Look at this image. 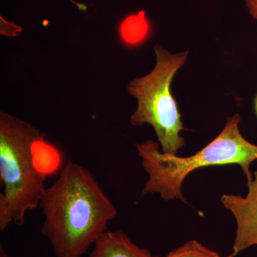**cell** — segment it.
Listing matches in <instances>:
<instances>
[{
  "mask_svg": "<svg viewBox=\"0 0 257 257\" xmlns=\"http://www.w3.org/2000/svg\"><path fill=\"white\" fill-rule=\"evenodd\" d=\"M39 207L44 216L42 234L56 257L82 256L118 214L90 171L71 160L45 189Z\"/></svg>",
  "mask_w": 257,
  "mask_h": 257,
  "instance_id": "1",
  "label": "cell"
},
{
  "mask_svg": "<svg viewBox=\"0 0 257 257\" xmlns=\"http://www.w3.org/2000/svg\"><path fill=\"white\" fill-rule=\"evenodd\" d=\"M239 123V114L228 118L221 133L190 157L161 152L158 144L152 140L137 145L142 165L149 175L142 195L159 194L164 200L177 199L187 204L182 192L184 179L197 169L212 166L239 165L247 182L251 181L250 167L257 160V145L241 135Z\"/></svg>",
  "mask_w": 257,
  "mask_h": 257,
  "instance_id": "2",
  "label": "cell"
},
{
  "mask_svg": "<svg viewBox=\"0 0 257 257\" xmlns=\"http://www.w3.org/2000/svg\"><path fill=\"white\" fill-rule=\"evenodd\" d=\"M43 135L28 121L0 114V231L22 225L28 211L40 207L46 175L37 167L35 144Z\"/></svg>",
  "mask_w": 257,
  "mask_h": 257,
  "instance_id": "3",
  "label": "cell"
},
{
  "mask_svg": "<svg viewBox=\"0 0 257 257\" xmlns=\"http://www.w3.org/2000/svg\"><path fill=\"white\" fill-rule=\"evenodd\" d=\"M155 51L157 64L152 72L133 79L128 84V93L138 101V108L130 121L134 126L152 125L162 152L177 155L185 145L180 135L185 128L171 93V83L176 72L185 63L188 52L171 55L159 46L155 47Z\"/></svg>",
  "mask_w": 257,
  "mask_h": 257,
  "instance_id": "4",
  "label": "cell"
},
{
  "mask_svg": "<svg viewBox=\"0 0 257 257\" xmlns=\"http://www.w3.org/2000/svg\"><path fill=\"white\" fill-rule=\"evenodd\" d=\"M248 193L245 197L224 194L221 202L234 215L236 222L232 256L253 246H257V170L247 182Z\"/></svg>",
  "mask_w": 257,
  "mask_h": 257,
  "instance_id": "5",
  "label": "cell"
},
{
  "mask_svg": "<svg viewBox=\"0 0 257 257\" xmlns=\"http://www.w3.org/2000/svg\"><path fill=\"white\" fill-rule=\"evenodd\" d=\"M150 251L142 248L121 230L106 231L94 244L89 257H152Z\"/></svg>",
  "mask_w": 257,
  "mask_h": 257,
  "instance_id": "6",
  "label": "cell"
},
{
  "mask_svg": "<svg viewBox=\"0 0 257 257\" xmlns=\"http://www.w3.org/2000/svg\"><path fill=\"white\" fill-rule=\"evenodd\" d=\"M149 30L148 22L144 12L125 19L120 26V35L125 42L135 45L143 40Z\"/></svg>",
  "mask_w": 257,
  "mask_h": 257,
  "instance_id": "7",
  "label": "cell"
},
{
  "mask_svg": "<svg viewBox=\"0 0 257 257\" xmlns=\"http://www.w3.org/2000/svg\"><path fill=\"white\" fill-rule=\"evenodd\" d=\"M161 257V256H152ZM163 257H221L219 253L213 251L211 248L203 245L202 243L191 240L184 243L179 247L175 248Z\"/></svg>",
  "mask_w": 257,
  "mask_h": 257,
  "instance_id": "8",
  "label": "cell"
},
{
  "mask_svg": "<svg viewBox=\"0 0 257 257\" xmlns=\"http://www.w3.org/2000/svg\"><path fill=\"white\" fill-rule=\"evenodd\" d=\"M250 15L255 20H257V0H245Z\"/></svg>",
  "mask_w": 257,
  "mask_h": 257,
  "instance_id": "9",
  "label": "cell"
},
{
  "mask_svg": "<svg viewBox=\"0 0 257 257\" xmlns=\"http://www.w3.org/2000/svg\"><path fill=\"white\" fill-rule=\"evenodd\" d=\"M0 257H10L2 245L0 246Z\"/></svg>",
  "mask_w": 257,
  "mask_h": 257,
  "instance_id": "10",
  "label": "cell"
},
{
  "mask_svg": "<svg viewBox=\"0 0 257 257\" xmlns=\"http://www.w3.org/2000/svg\"><path fill=\"white\" fill-rule=\"evenodd\" d=\"M255 109H256V112L257 114V96L256 99V101H255Z\"/></svg>",
  "mask_w": 257,
  "mask_h": 257,
  "instance_id": "11",
  "label": "cell"
},
{
  "mask_svg": "<svg viewBox=\"0 0 257 257\" xmlns=\"http://www.w3.org/2000/svg\"><path fill=\"white\" fill-rule=\"evenodd\" d=\"M226 257H233L232 255H230V256H226Z\"/></svg>",
  "mask_w": 257,
  "mask_h": 257,
  "instance_id": "12",
  "label": "cell"
}]
</instances>
